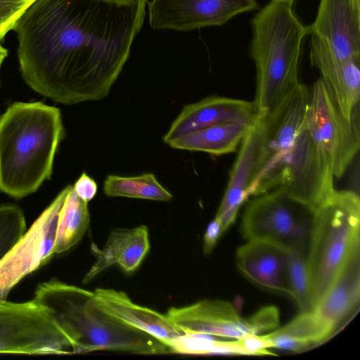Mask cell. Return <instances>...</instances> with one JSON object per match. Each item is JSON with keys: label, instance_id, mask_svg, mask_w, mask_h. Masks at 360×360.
I'll return each instance as SVG.
<instances>
[{"label": "cell", "instance_id": "obj_1", "mask_svg": "<svg viewBox=\"0 0 360 360\" xmlns=\"http://www.w3.org/2000/svg\"><path fill=\"white\" fill-rule=\"evenodd\" d=\"M148 0H36L13 30L20 70L66 105L105 98L141 30Z\"/></svg>", "mask_w": 360, "mask_h": 360}, {"label": "cell", "instance_id": "obj_2", "mask_svg": "<svg viewBox=\"0 0 360 360\" xmlns=\"http://www.w3.org/2000/svg\"><path fill=\"white\" fill-rule=\"evenodd\" d=\"M64 137L59 108L42 102H15L0 117V191L21 198L52 174Z\"/></svg>", "mask_w": 360, "mask_h": 360}, {"label": "cell", "instance_id": "obj_3", "mask_svg": "<svg viewBox=\"0 0 360 360\" xmlns=\"http://www.w3.org/2000/svg\"><path fill=\"white\" fill-rule=\"evenodd\" d=\"M93 292L52 278L39 283L34 298L72 341L75 353L106 350L138 354L171 353L159 340L96 307Z\"/></svg>", "mask_w": 360, "mask_h": 360}, {"label": "cell", "instance_id": "obj_4", "mask_svg": "<svg viewBox=\"0 0 360 360\" xmlns=\"http://www.w3.org/2000/svg\"><path fill=\"white\" fill-rule=\"evenodd\" d=\"M291 3L271 0L251 20L250 53L256 68L257 115L270 112L300 83L301 45L307 34Z\"/></svg>", "mask_w": 360, "mask_h": 360}, {"label": "cell", "instance_id": "obj_5", "mask_svg": "<svg viewBox=\"0 0 360 360\" xmlns=\"http://www.w3.org/2000/svg\"><path fill=\"white\" fill-rule=\"evenodd\" d=\"M359 226L360 199L352 190L335 189L314 212L306 255L314 308L360 248Z\"/></svg>", "mask_w": 360, "mask_h": 360}, {"label": "cell", "instance_id": "obj_6", "mask_svg": "<svg viewBox=\"0 0 360 360\" xmlns=\"http://www.w3.org/2000/svg\"><path fill=\"white\" fill-rule=\"evenodd\" d=\"M243 214L247 240H262L288 251L307 252L314 212L278 187L254 196Z\"/></svg>", "mask_w": 360, "mask_h": 360}, {"label": "cell", "instance_id": "obj_7", "mask_svg": "<svg viewBox=\"0 0 360 360\" xmlns=\"http://www.w3.org/2000/svg\"><path fill=\"white\" fill-rule=\"evenodd\" d=\"M309 87L300 82L264 118V139L259 171L252 188L255 196L278 188L296 136L302 128Z\"/></svg>", "mask_w": 360, "mask_h": 360}, {"label": "cell", "instance_id": "obj_8", "mask_svg": "<svg viewBox=\"0 0 360 360\" xmlns=\"http://www.w3.org/2000/svg\"><path fill=\"white\" fill-rule=\"evenodd\" d=\"M72 341L34 300L0 301V354H74Z\"/></svg>", "mask_w": 360, "mask_h": 360}, {"label": "cell", "instance_id": "obj_9", "mask_svg": "<svg viewBox=\"0 0 360 360\" xmlns=\"http://www.w3.org/2000/svg\"><path fill=\"white\" fill-rule=\"evenodd\" d=\"M304 127L334 176L341 177L359 149V123L342 117L321 78L309 87Z\"/></svg>", "mask_w": 360, "mask_h": 360}, {"label": "cell", "instance_id": "obj_10", "mask_svg": "<svg viewBox=\"0 0 360 360\" xmlns=\"http://www.w3.org/2000/svg\"><path fill=\"white\" fill-rule=\"evenodd\" d=\"M69 188L70 185L58 194L0 261V301L6 300L15 285L54 255L58 215Z\"/></svg>", "mask_w": 360, "mask_h": 360}, {"label": "cell", "instance_id": "obj_11", "mask_svg": "<svg viewBox=\"0 0 360 360\" xmlns=\"http://www.w3.org/2000/svg\"><path fill=\"white\" fill-rule=\"evenodd\" d=\"M334 177L304 123L295 140L278 187L314 212L335 191Z\"/></svg>", "mask_w": 360, "mask_h": 360}, {"label": "cell", "instance_id": "obj_12", "mask_svg": "<svg viewBox=\"0 0 360 360\" xmlns=\"http://www.w3.org/2000/svg\"><path fill=\"white\" fill-rule=\"evenodd\" d=\"M146 4L152 29L181 32L222 25L258 8L256 0H150Z\"/></svg>", "mask_w": 360, "mask_h": 360}, {"label": "cell", "instance_id": "obj_13", "mask_svg": "<svg viewBox=\"0 0 360 360\" xmlns=\"http://www.w3.org/2000/svg\"><path fill=\"white\" fill-rule=\"evenodd\" d=\"M309 59L342 117L359 123L360 58L340 59L319 39L311 36Z\"/></svg>", "mask_w": 360, "mask_h": 360}, {"label": "cell", "instance_id": "obj_14", "mask_svg": "<svg viewBox=\"0 0 360 360\" xmlns=\"http://www.w3.org/2000/svg\"><path fill=\"white\" fill-rule=\"evenodd\" d=\"M263 139L264 118L257 115L240 144L215 215L221 224L224 233L234 224L241 205L252 196V188L260 168Z\"/></svg>", "mask_w": 360, "mask_h": 360}, {"label": "cell", "instance_id": "obj_15", "mask_svg": "<svg viewBox=\"0 0 360 360\" xmlns=\"http://www.w3.org/2000/svg\"><path fill=\"white\" fill-rule=\"evenodd\" d=\"M165 314L184 334L231 339L257 335L249 318H242L234 307L224 300H203L184 307H173Z\"/></svg>", "mask_w": 360, "mask_h": 360}, {"label": "cell", "instance_id": "obj_16", "mask_svg": "<svg viewBox=\"0 0 360 360\" xmlns=\"http://www.w3.org/2000/svg\"><path fill=\"white\" fill-rule=\"evenodd\" d=\"M307 34L340 59L360 58V0H321Z\"/></svg>", "mask_w": 360, "mask_h": 360}, {"label": "cell", "instance_id": "obj_17", "mask_svg": "<svg viewBox=\"0 0 360 360\" xmlns=\"http://www.w3.org/2000/svg\"><path fill=\"white\" fill-rule=\"evenodd\" d=\"M288 251L262 240H247L236 250V263L243 276L264 290L290 297Z\"/></svg>", "mask_w": 360, "mask_h": 360}, {"label": "cell", "instance_id": "obj_18", "mask_svg": "<svg viewBox=\"0 0 360 360\" xmlns=\"http://www.w3.org/2000/svg\"><path fill=\"white\" fill-rule=\"evenodd\" d=\"M256 117L253 101L212 96L186 105L162 140L167 143L186 134L224 122L252 123Z\"/></svg>", "mask_w": 360, "mask_h": 360}, {"label": "cell", "instance_id": "obj_19", "mask_svg": "<svg viewBox=\"0 0 360 360\" xmlns=\"http://www.w3.org/2000/svg\"><path fill=\"white\" fill-rule=\"evenodd\" d=\"M94 304L118 321L146 333L165 345L184 335L166 314L134 303L127 293L112 288L93 292Z\"/></svg>", "mask_w": 360, "mask_h": 360}, {"label": "cell", "instance_id": "obj_20", "mask_svg": "<svg viewBox=\"0 0 360 360\" xmlns=\"http://www.w3.org/2000/svg\"><path fill=\"white\" fill-rule=\"evenodd\" d=\"M360 248L350 255L334 282L315 305L313 313L333 332L359 304Z\"/></svg>", "mask_w": 360, "mask_h": 360}, {"label": "cell", "instance_id": "obj_21", "mask_svg": "<svg viewBox=\"0 0 360 360\" xmlns=\"http://www.w3.org/2000/svg\"><path fill=\"white\" fill-rule=\"evenodd\" d=\"M149 249V233L146 226L113 229L82 282L89 283L114 264H117L125 273H131L140 266Z\"/></svg>", "mask_w": 360, "mask_h": 360}, {"label": "cell", "instance_id": "obj_22", "mask_svg": "<svg viewBox=\"0 0 360 360\" xmlns=\"http://www.w3.org/2000/svg\"><path fill=\"white\" fill-rule=\"evenodd\" d=\"M252 123L229 122L190 132L169 141L170 147L221 155L236 151Z\"/></svg>", "mask_w": 360, "mask_h": 360}, {"label": "cell", "instance_id": "obj_23", "mask_svg": "<svg viewBox=\"0 0 360 360\" xmlns=\"http://www.w3.org/2000/svg\"><path fill=\"white\" fill-rule=\"evenodd\" d=\"M333 331L313 313H300L283 327L263 334L270 348L300 352L326 340Z\"/></svg>", "mask_w": 360, "mask_h": 360}, {"label": "cell", "instance_id": "obj_24", "mask_svg": "<svg viewBox=\"0 0 360 360\" xmlns=\"http://www.w3.org/2000/svg\"><path fill=\"white\" fill-rule=\"evenodd\" d=\"M90 214L88 202L70 188L58 215L53 252L63 253L75 246L89 227Z\"/></svg>", "mask_w": 360, "mask_h": 360}, {"label": "cell", "instance_id": "obj_25", "mask_svg": "<svg viewBox=\"0 0 360 360\" xmlns=\"http://www.w3.org/2000/svg\"><path fill=\"white\" fill-rule=\"evenodd\" d=\"M103 192L108 197H127L167 202L173 196L152 173L139 176H107L103 183Z\"/></svg>", "mask_w": 360, "mask_h": 360}, {"label": "cell", "instance_id": "obj_26", "mask_svg": "<svg viewBox=\"0 0 360 360\" xmlns=\"http://www.w3.org/2000/svg\"><path fill=\"white\" fill-rule=\"evenodd\" d=\"M306 255L301 250L288 251V278L290 297L295 302L300 313L310 312L314 309Z\"/></svg>", "mask_w": 360, "mask_h": 360}, {"label": "cell", "instance_id": "obj_27", "mask_svg": "<svg viewBox=\"0 0 360 360\" xmlns=\"http://www.w3.org/2000/svg\"><path fill=\"white\" fill-rule=\"evenodd\" d=\"M26 231L22 210L17 205H0V261Z\"/></svg>", "mask_w": 360, "mask_h": 360}, {"label": "cell", "instance_id": "obj_28", "mask_svg": "<svg viewBox=\"0 0 360 360\" xmlns=\"http://www.w3.org/2000/svg\"><path fill=\"white\" fill-rule=\"evenodd\" d=\"M36 0H0V43Z\"/></svg>", "mask_w": 360, "mask_h": 360}, {"label": "cell", "instance_id": "obj_29", "mask_svg": "<svg viewBox=\"0 0 360 360\" xmlns=\"http://www.w3.org/2000/svg\"><path fill=\"white\" fill-rule=\"evenodd\" d=\"M250 323L257 335L270 332L278 327L280 314L277 307L273 305L265 306L249 316Z\"/></svg>", "mask_w": 360, "mask_h": 360}, {"label": "cell", "instance_id": "obj_30", "mask_svg": "<svg viewBox=\"0 0 360 360\" xmlns=\"http://www.w3.org/2000/svg\"><path fill=\"white\" fill-rule=\"evenodd\" d=\"M238 344L243 349L246 355H272L268 341L263 334L250 335L236 339Z\"/></svg>", "mask_w": 360, "mask_h": 360}, {"label": "cell", "instance_id": "obj_31", "mask_svg": "<svg viewBox=\"0 0 360 360\" xmlns=\"http://www.w3.org/2000/svg\"><path fill=\"white\" fill-rule=\"evenodd\" d=\"M72 186L76 194L86 202L95 197L98 190L96 182L86 172L80 175Z\"/></svg>", "mask_w": 360, "mask_h": 360}, {"label": "cell", "instance_id": "obj_32", "mask_svg": "<svg viewBox=\"0 0 360 360\" xmlns=\"http://www.w3.org/2000/svg\"><path fill=\"white\" fill-rule=\"evenodd\" d=\"M224 233L220 221L214 217L207 226L203 236V252L210 255Z\"/></svg>", "mask_w": 360, "mask_h": 360}, {"label": "cell", "instance_id": "obj_33", "mask_svg": "<svg viewBox=\"0 0 360 360\" xmlns=\"http://www.w3.org/2000/svg\"><path fill=\"white\" fill-rule=\"evenodd\" d=\"M8 55V50L1 46V43H0V67L4 61V60L6 58Z\"/></svg>", "mask_w": 360, "mask_h": 360}, {"label": "cell", "instance_id": "obj_34", "mask_svg": "<svg viewBox=\"0 0 360 360\" xmlns=\"http://www.w3.org/2000/svg\"><path fill=\"white\" fill-rule=\"evenodd\" d=\"M278 1H287V2L291 3V4H293V2H294V0H278Z\"/></svg>", "mask_w": 360, "mask_h": 360}, {"label": "cell", "instance_id": "obj_35", "mask_svg": "<svg viewBox=\"0 0 360 360\" xmlns=\"http://www.w3.org/2000/svg\"><path fill=\"white\" fill-rule=\"evenodd\" d=\"M119 1H129V0H119Z\"/></svg>", "mask_w": 360, "mask_h": 360}]
</instances>
